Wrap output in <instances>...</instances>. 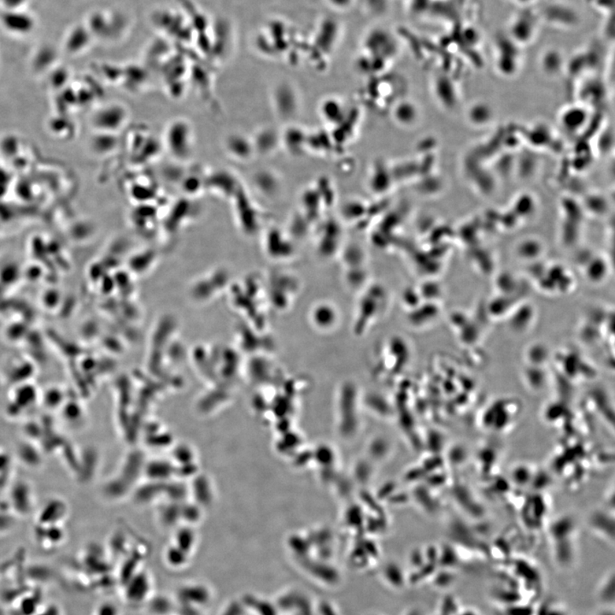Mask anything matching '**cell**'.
Masks as SVG:
<instances>
[{"mask_svg":"<svg viewBox=\"0 0 615 615\" xmlns=\"http://www.w3.org/2000/svg\"><path fill=\"white\" fill-rule=\"evenodd\" d=\"M537 10L542 24L549 27L571 31L580 25V11L566 0H546Z\"/></svg>","mask_w":615,"mask_h":615,"instance_id":"6da1fadb","label":"cell"},{"mask_svg":"<svg viewBox=\"0 0 615 615\" xmlns=\"http://www.w3.org/2000/svg\"><path fill=\"white\" fill-rule=\"evenodd\" d=\"M542 26L538 10L532 8H521L511 18L505 31L507 36L519 46H524L535 40Z\"/></svg>","mask_w":615,"mask_h":615,"instance_id":"7a4b0ae2","label":"cell"},{"mask_svg":"<svg viewBox=\"0 0 615 615\" xmlns=\"http://www.w3.org/2000/svg\"><path fill=\"white\" fill-rule=\"evenodd\" d=\"M165 143L170 154L178 160L190 158L194 144L191 125L183 120L173 121L167 128Z\"/></svg>","mask_w":615,"mask_h":615,"instance_id":"3957f363","label":"cell"},{"mask_svg":"<svg viewBox=\"0 0 615 615\" xmlns=\"http://www.w3.org/2000/svg\"><path fill=\"white\" fill-rule=\"evenodd\" d=\"M225 149L237 161L247 160L251 153V144L246 136L235 133L226 137Z\"/></svg>","mask_w":615,"mask_h":615,"instance_id":"277c9868","label":"cell"},{"mask_svg":"<svg viewBox=\"0 0 615 615\" xmlns=\"http://www.w3.org/2000/svg\"><path fill=\"white\" fill-rule=\"evenodd\" d=\"M602 606H614V571L603 578L596 591Z\"/></svg>","mask_w":615,"mask_h":615,"instance_id":"5b68a950","label":"cell"},{"mask_svg":"<svg viewBox=\"0 0 615 615\" xmlns=\"http://www.w3.org/2000/svg\"><path fill=\"white\" fill-rule=\"evenodd\" d=\"M507 1L513 3V5L518 6L521 9L532 8V7L539 5V3H542L546 0H507Z\"/></svg>","mask_w":615,"mask_h":615,"instance_id":"8992f818","label":"cell"},{"mask_svg":"<svg viewBox=\"0 0 615 615\" xmlns=\"http://www.w3.org/2000/svg\"><path fill=\"white\" fill-rule=\"evenodd\" d=\"M594 615H614V606H602Z\"/></svg>","mask_w":615,"mask_h":615,"instance_id":"52a82bcc","label":"cell"}]
</instances>
